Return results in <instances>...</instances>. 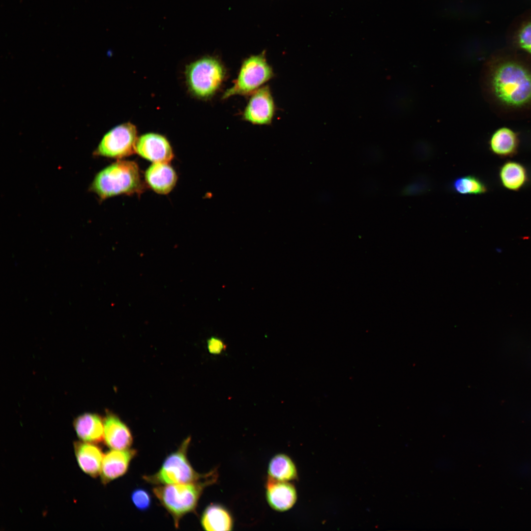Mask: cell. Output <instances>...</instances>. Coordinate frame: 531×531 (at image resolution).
<instances>
[{
	"mask_svg": "<svg viewBox=\"0 0 531 531\" xmlns=\"http://www.w3.org/2000/svg\"><path fill=\"white\" fill-rule=\"evenodd\" d=\"M482 86L489 100L511 109L531 105V68L518 59H491L482 75Z\"/></svg>",
	"mask_w": 531,
	"mask_h": 531,
	"instance_id": "1",
	"label": "cell"
},
{
	"mask_svg": "<svg viewBox=\"0 0 531 531\" xmlns=\"http://www.w3.org/2000/svg\"><path fill=\"white\" fill-rule=\"evenodd\" d=\"M90 189L101 199H105L121 194H140L144 185L137 163L118 160L96 175Z\"/></svg>",
	"mask_w": 531,
	"mask_h": 531,
	"instance_id": "2",
	"label": "cell"
},
{
	"mask_svg": "<svg viewBox=\"0 0 531 531\" xmlns=\"http://www.w3.org/2000/svg\"><path fill=\"white\" fill-rule=\"evenodd\" d=\"M217 473L215 469L197 482L159 485L153 489L155 496L172 515L176 527L184 515L195 510L204 489L216 481Z\"/></svg>",
	"mask_w": 531,
	"mask_h": 531,
	"instance_id": "3",
	"label": "cell"
},
{
	"mask_svg": "<svg viewBox=\"0 0 531 531\" xmlns=\"http://www.w3.org/2000/svg\"><path fill=\"white\" fill-rule=\"evenodd\" d=\"M227 76L224 63L216 57L206 56L188 64L185 70L186 83L196 97L207 99L220 89Z\"/></svg>",
	"mask_w": 531,
	"mask_h": 531,
	"instance_id": "4",
	"label": "cell"
},
{
	"mask_svg": "<svg viewBox=\"0 0 531 531\" xmlns=\"http://www.w3.org/2000/svg\"><path fill=\"white\" fill-rule=\"evenodd\" d=\"M190 441L191 438H187L176 451L165 458L157 472L145 475L144 479L148 483L159 485L194 482L206 477L210 472L203 474L198 473L188 460L187 452Z\"/></svg>",
	"mask_w": 531,
	"mask_h": 531,
	"instance_id": "5",
	"label": "cell"
},
{
	"mask_svg": "<svg viewBox=\"0 0 531 531\" xmlns=\"http://www.w3.org/2000/svg\"><path fill=\"white\" fill-rule=\"evenodd\" d=\"M274 76L265 52L251 55L243 60L233 85L225 90L221 98L225 100L235 95H250Z\"/></svg>",
	"mask_w": 531,
	"mask_h": 531,
	"instance_id": "6",
	"label": "cell"
},
{
	"mask_svg": "<svg viewBox=\"0 0 531 531\" xmlns=\"http://www.w3.org/2000/svg\"><path fill=\"white\" fill-rule=\"evenodd\" d=\"M137 137L136 127L131 122L117 125L102 137L94 153L98 156L121 159L132 154Z\"/></svg>",
	"mask_w": 531,
	"mask_h": 531,
	"instance_id": "7",
	"label": "cell"
},
{
	"mask_svg": "<svg viewBox=\"0 0 531 531\" xmlns=\"http://www.w3.org/2000/svg\"><path fill=\"white\" fill-rule=\"evenodd\" d=\"M276 106L268 86H263L250 95L242 114L243 120L254 125H270Z\"/></svg>",
	"mask_w": 531,
	"mask_h": 531,
	"instance_id": "8",
	"label": "cell"
},
{
	"mask_svg": "<svg viewBox=\"0 0 531 531\" xmlns=\"http://www.w3.org/2000/svg\"><path fill=\"white\" fill-rule=\"evenodd\" d=\"M135 150L143 158L153 163H169L174 157L172 148L167 138L155 133L138 137Z\"/></svg>",
	"mask_w": 531,
	"mask_h": 531,
	"instance_id": "9",
	"label": "cell"
},
{
	"mask_svg": "<svg viewBox=\"0 0 531 531\" xmlns=\"http://www.w3.org/2000/svg\"><path fill=\"white\" fill-rule=\"evenodd\" d=\"M136 453L135 449L128 448L112 449L104 454L100 474L103 484H107L123 475Z\"/></svg>",
	"mask_w": 531,
	"mask_h": 531,
	"instance_id": "10",
	"label": "cell"
},
{
	"mask_svg": "<svg viewBox=\"0 0 531 531\" xmlns=\"http://www.w3.org/2000/svg\"><path fill=\"white\" fill-rule=\"evenodd\" d=\"M266 489L267 503L276 511H287L291 508L296 501L295 488L288 481H278L267 477Z\"/></svg>",
	"mask_w": 531,
	"mask_h": 531,
	"instance_id": "11",
	"label": "cell"
},
{
	"mask_svg": "<svg viewBox=\"0 0 531 531\" xmlns=\"http://www.w3.org/2000/svg\"><path fill=\"white\" fill-rule=\"evenodd\" d=\"M104 419V441L113 449L129 448L133 436L128 427L116 414L108 413Z\"/></svg>",
	"mask_w": 531,
	"mask_h": 531,
	"instance_id": "12",
	"label": "cell"
},
{
	"mask_svg": "<svg viewBox=\"0 0 531 531\" xmlns=\"http://www.w3.org/2000/svg\"><path fill=\"white\" fill-rule=\"evenodd\" d=\"M146 181L154 192L160 194L170 193L177 181V175L168 163H153L146 170Z\"/></svg>",
	"mask_w": 531,
	"mask_h": 531,
	"instance_id": "13",
	"label": "cell"
},
{
	"mask_svg": "<svg viewBox=\"0 0 531 531\" xmlns=\"http://www.w3.org/2000/svg\"><path fill=\"white\" fill-rule=\"evenodd\" d=\"M75 456L81 470L89 476L96 477L100 474L104 454L93 443L76 442L74 444Z\"/></svg>",
	"mask_w": 531,
	"mask_h": 531,
	"instance_id": "14",
	"label": "cell"
},
{
	"mask_svg": "<svg viewBox=\"0 0 531 531\" xmlns=\"http://www.w3.org/2000/svg\"><path fill=\"white\" fill-rule=\"evenodd\" d=\"M73 426L82 441L97 443L104 440V419L94 413H85L75 418Z\"/></svg>",
	"mask_w": 531,
	"mask_h": 531,
	"instance_id": "15",
	"label": "cell"
},
{
	"mask_svg": "<svg viewBox=\"0 0 531 531\" xmlns=\"http://www.w3.org/2000/svg\"><path fill=\"white\" fill-rule=\"evenodd\" d=\"M491 152L501 158L512 157L518 152L519 139L512 129L502 127L492 134L489 142Z\"/></svg>",
	"mask_w": 531,
	"mask_h": 531,
	"instance_id": "16",
	"label": "cell"
},
{
	"mask_svg": "<svg viewBox=\"0 0 531 531\" xmlns=\"http://www.w3.org/2000/svg\"><path fill=\"white\" fill-rule=\"evenodd\" d=\"M201 524L205 531H231L233 519L228 510L218 504L211 503L206 507L201 517Z\"/></svg>",
	"mask_w": 531,
	"mask_h": 531,
	"instance_id": "17",
	"label": "cell"
},
{
	"mask_svg": "<svg viewBox=\"0 0 531 531\" xmlns=\"http://www.w3.org/2000/svg\"><path fill=\"white\" fill-rule=\"evenodd\" d=\"M499 177L502 185L513 191L523 188L529 181L525 166L515 161H507L502 165L499 169Z\"/></svg>",
	"mask_w": 531,
	"mask_h": 531,
	"instance_id": "18",
	"label": "cell"
},
{
	"mask_svg": "<svg viewBox=\"0 0 531 531\" xmlns=\"http://www.w3.org/2000/svg\"><path fill=\"white\" fill-rule=\"evenodd\" d=\"M268 477L272 479L289 481L297 477V471L292 460L287 455L278 453L270 460L267 470Z\"/></svg>",
	"mask_w": 531,
	"mask_h": 531,
	"instance_id": "19",
	"label": "cell"
},
{
	"mask_svg": "<svg viewBox=\"0 0 531 531\" xmlns=\"http://www.w3.org/2000/svg\"><path fill=\"white\" fill-rule=\"evenodd\" d=\"M453 188L456 192L464 195H481L487 191L486 184L473 176L456 178L453 182Z\"/></svg>",
	"mask_w": 531,
	"mask_h": 531,
	"instance_id": "20",
	"label": "cell"
},
{
	"mask_svg": "<svg viewBox=\"0 0 531 531\" xmlns=\"http://www.w3.org/2000/svg\"><path fill=\"white\" fill-rule=\"evenodd\" d=\"M516 45L531 56V19L526 20L516 29L514 36Z\"/></svg>",
	"mask_w": 531,
	"mask_h": 531,
	"instance_id": "21",
	"label": "cell"
},
{
	"mask_svg": "<svg viewBox=\"0 0 531 531\" xmlns=\"http://www.w3.org/2000/svg\"><path fill=\"white\" fill-rule=\"evenodd\" d=\"M131 499L134 506L141 511L148 510L151 503L149 493L142 488L135 489L131 493Z\"/></svg>",
	"mask_w": 531,
	"mask_h": 531,
	"instance_id": "22",
	"label": "cell"
},
{
	"mask_svg": "<svg viewBox=\"0 0 531 531\" xmlns=\"http://www.w3.org/2000/svg\"><path fill=\"white\" fill-rule=\"evenodd\" d=\"M207 345L209 353L213 354H220L227 347L220 338L213 336L207 340Z\"/></svg>",
	"mask_w": 531,
	"mask_h": 531,
	"instance_id": "23",
	"label": "cell"
}]
</instances>
